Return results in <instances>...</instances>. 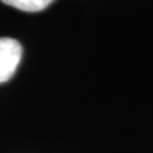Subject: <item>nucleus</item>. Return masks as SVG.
I'll return each mask as SVG.
<instances>
[{
	"instance_id": "1",
	"label": "nucleus",
	"mask_w": 153,
	"mask_h": 153,
	"mask_svg": "<svg viewBox=\"0 0 153 153\" xmlns=\"http://www.w3.org/2000/svg\"><path fill=\"white\" fill-rule=\"evenodd\" d=\"M22 45L10 37H0V83H5L16 73L22 60Z\"/></svg>"
},
{
	"instance_id": "2",
	"label": "nucleus",
	"mask_w": 153,
	"mask_h": 153,
	"mask_svg": "<svg viewBox=\"0 0 153 153\" xmlns=\"http://www.w3.org/2000/svg\"><path fill=\"white\" fill-rule=\"evenodd\" d=\"M4 4L23 12H41L46 9L54 0H1Z\"/></svg>"
}]
</instances>
